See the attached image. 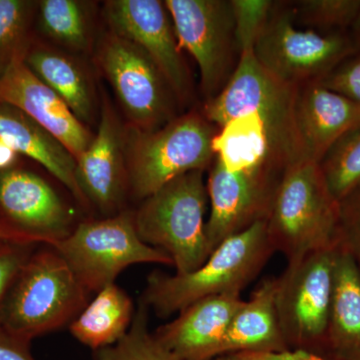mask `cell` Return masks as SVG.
I'll list each match as a JSON object with an SVG mask.
<instances>
[{
	"instance_id": "6da1fadb",
	"label": "cell",
	"mask_w": 360,
	"mask_h": 360,
	"mask_svg": "<svg viewBox=\"0 0 360 360\" xmlns=\"http://www.w3.org/2000/svg\"><path fill=\"white\" fill-rule=\"evenodd\" d=\"M274 252L265 219L258 220L222 241L198 269L174 276L151 274L141 302L158 316L167 317L208 296L241 293L259 276Z\"/></svg>"
},
{
	"instance_id": "7a4b0ae2",
	"label": "cell",
	"mask_w": 360,
	"mask_h": 360,
	"mask_svg": "<svg viewBox=\"0 0 360 360\" xmlns=\"http://www.w3.org/2000/svg\"><path fill=\"white\" fill-rule=\"evenodd\" d=\"M265 224L272 248L288 262L338 245L340 205L319 162L302 160L284 170Z\"/></svg>"
},
{
	"instance_id": "3957f363",
	"label": "cell",
	"mask_w": 360,
	"mask_h": 360,
	"mask_svg": "<svg viewBox=\"0 0 360 360\" xmlns=\"http://www.w3.org/2000/svg\"><path fill=\"white\" fill-rule=\"evenodd\" d=\"M297 90L296 85L270 75L258 63L253 49H245L224 89L206 101L203 115L220 129L236 116L257 113L269 134L272 163L283 172L302 161L295 122Z\"/></svg>"
},
{
	"instance_id": "277c9868",
	"label": "cell",
	"mask_w": 360,
	"mask_h": 360,
	"mask_svg": "<svg viewBox=\"0 0 360 360\" xmlns=\"http://www.w3.org/2000/svg\"><path fill=\"white\" fill-rule=\"evenodd\" d=\"M207 198L203 172L194 170L146 198L134 215L139 238L169 255L176 274L198 269L212 253L205 229Z\"/></svg>"
},
{
	"instance_id": "5b68a950",
	"label": "cell",
	"mask_w": 360,
	"mask_h": 360,
	"mask_svg": "<svg viewBox=\"0 0 360 360\" xmlns=\"http://www.w3.org/2000/svg\"><path fill=\"white\" fill-rule=\"evenodd\" d=\"M86 293L60 255L42 251L26 262L0 310L4 330L25 342L65 326L84 309Z\"/></svg>"
},
{
	"instance_id": "8992f818",
	"label": "cell",
	"mask_w": 360,
	"mask_h": 360,
	"mask_svg": "<svg viewBox=\"0 0 360 360\" xmlns=\"http://www.w3.org/2000/svg\"><path fill=\"white\" fill-rule=\"evenodd\" d=\"M359 51L349 32L296 27L290 4L283 2H276L253 46L270 75L296 86L319 82Z\"/></svg>"
},
{
	"instance_id": "52a82bcc",
	"label": "cell",
	"mask_w": 360,
	"mask_h": 360,
	"mask_svg": "<svg viewBox=\"0 0 360 360\" xmlns=\"http://www.w3.org/2000/svg\"><path fill=\"white\" fill-rule=\"evenodd\" d=\"M217 131L203 113L195 111L160 129L137 131L129 150L130 184L136 198L146 200L180 175L212 167Z\"/></svg>"
},
{
	"instance_id": "ba28073f",
	"label": "cell",
	"mask_w": 360,
	"mask_h": 360,
	"mask_svg": "<svg viewBox=\"0 0 360 360\" xmlns=\"http://www.w3.org/2000/svg\"><path fill=\"white\" fill-rule=\"evenodd\" d=\"M52 246L87 292H98L110 285L130 265L158 264L174 266L169 255L139 238L134 217L129 213L84 222L71 231L68 238Z\"/></svg>"
},
{
	"instance_id": "9c48e42d",
	"label": "cell",
	"mask_w": 360,
	"mask_h": 360,
	"mask_svg": "<svg viewBox=\"0 0 360 360\" xmlns=\"http://www.w3.org/2000/svg\"><path fill=\"white\" fill-rule=\"evenodd\" d=\"M338 246L288 262L283 274L276 277L277 314L290 349L323 357Z\"/></svg>"
},
{
	"instance_id": "30bf717a",
	"label": "cell",
	"mask_w": 360,
	"mask_h": 360,
	"mask_svg": "<svg viewBox=\"0 0 360 360\" xmlns=\"http://www.w3.org/2000/svg\"><path fill=\"white\" fill-rule=\"evenodd\" d=\"M181 49L198 63L206 101L229 82L239 60L236 20L227 0H167Z\"/></svg>"
},
{
	"instance_id": "8fae6325",
	"label": "cell",
	"mask_w": 360,
	"mask_h": 360,
	"mask_svg": "<svg viewBox=\"0 0 360 360\" xmlns=\"http://www.w3.org/2000/svg\"><path fill=\"white\" fill-rule=\"evenodd\" d=\"M99 65L130 120L141 131L174 120V91L141 47L115 32L101 45Z\"/></svg>"
},
{
	"instance_id": "7c38bea8",
	"label": "cell",
	"mask_w": 360,
	"mask_h": 360,
	"mask_svg": "<svg viewBox=\"0 0 360 360\" xmlns=\"http://www.w3.org/2000/svg\"><path fill=\"white\" fill-rule=\"evenodd\" d=\"M281 175L270 167L231 174L213 161L206 184L210 214L205 227L212 251L225 239L266 219Z\"/></svg>"
},
{
	"instance_id": "4fadbf2b",
	"label": "cell",
	"mask_w": 360,
	"mask_h": 360,
	"mask_svg": "<svg viewBox=\"0 0 360 360\" xmlns=\"http://www.w3.org/2000/svg\"><path fill=\"white\" fill-rule=\"evenodd\" d=\"M105 14L112 32L148 53L175 97L182 103L186 101L191 96V77L165 2L115 0L106 4Z\"/></svg>"
},
{
	"instance_id": "5bb4252c",
	"label": "cell",
	"mask_w": 360,
	"mask_h": 360,
	"mask_svg": "<svg viewBox=\"0 0 360 360\" xmlns=\"http://www.w3.org/2000/svg\"><path fill=\"white\" fill-rule=\"evenodd\" d=\"M18 54L0 73V103L25 112L56 139L78 160L92 137L65 101L42 82Z\"/></svg>"
},
{
	"instance_id": "9a60e30c",
	"label": "cell",
	"mask_w": 360,
	"mask_h": 360,
	"mask_svg": "<svg viewBox=\"0 0 360 360\" xmlns=\"http://www.w3.org/2000/svg\"><path fill=\"white\" fill-rule=\"evenodd\" d=\"M0 206L25 236L53 245L72 231L68 208L52 187L32 172H0Z\"/></svg>"
},
{
	"instance_id": "2e32d148",
	"label": "cell",
	"mask_w": 360,
	"mask_h": 360,
	"mask_svg": "<svg viewBox=\"0 0 360 360\" xmlns=\"http://www.w3.org/2000/svg\"><path fill=\"white\" fill-rule=\"evenodd\" d=\"M243 302L238 292L208 296L181 310L153 335L180 359L214 360L222 355L227 330Z\"/></svg>"
},
{
	"instance_id": "e0dca14e",
	"label": "cell",
	"mask_w": 360,
	"mask_h": 360,
	"mask_svg": "<svg viewBox=\"0 0 360 360\" xmlns=\"http://www.w3.org/2000/svg\"><path fill=\"white\" fill-rule=\"evenodd\" d=\"M295 122L302 160L319 162L335 141L360 124V103L309 82L298 86Z\"/></svg>"
},
{
	"instance_id": "ac0fdd59",
	"label": "cell",
	"mask_w": 360,
	"mask_h": 360,
	"mask_svg": "<svg viewBox=\"0 0 360 360\" xmlns=\"http://www.w3.org/2000/svg\"><path fill=\"white\" fill-rule=\"evenodd\" d=\"M77 163L78 184L86 200L103 210L115 208L124 184L123 142L120 124L108 104L96 137Z\"/></svg>"
},
{
	"instance_id": "d6986e66",
	"label": "cell",
	"mask_w": 360,
	"mask_h": 360,
	"mask_svg": "<svg viewBox=\"0 0 360 360\" xmlns=\"http://www.w3.org/2000/svg\"><path fill=\"white\" fill-rule=\"evenodd\" d=\"M0 141L15 153L37 161L78 200L86 201L77 181V160L70 151L30 116L4 103H0Z\"/></svg>"
},
{
	"instance_id": "ffe728a7",
	"label": "cell",
	"mask_w": 360,
	"mask_h": 360,
	"mask_svg": "<svg viewBox=\"0 0 360 360\" xmlns=\"http://www.w3.org/2000/svg\"><path fill=\"white\" fill-rule=\"evenodd\" d=\"M323 357L360 360V271L354 257L340 243L336 250Z\"/></svg>"
},
{
	"instance_id": "44dd1931",
	"label": "cell",
	"mask_w": 360,
	"mask_h": 360,
	"mask_svg": "<svg viewBox=\"0 0 360 360\" xmlns=\"http://www.w3.org/2000/svg\"><path fill=\"white\" fill-rule=\"evenodd\" d=\"M276 277L264 279L239 307L227 330L222 355L245 350L290 349L284 340L276 307Z\"/></svg>"
},
{
	"instance_id": "7402d4cb",
	"label": "cell",
	"mask_w": 360,
	"mask_h": 360,
	"mask_svg": "<svg viewBox=\"0 0 360 360\" xmlns=\"http://www.w3.org/2000/svg\"><path fill=\"white\" fill-rule=\"evenodd\" d=\"M134 316V303L115 283L97 292L70 324L73 338L90 349L115 345L127 335Z\"/></svg>"
},
{
	"instance_id": "603a6c76",
	"label": "cell",
	"mask_w": 360,
	"mask_h": 360,
	"mask_svg": "<svg viewBox=\"0 0 360 360\" xmlns=\"http://www.w3.org/2000/svg\"><path fill=\"white\" fill-rule=\"evenodd\" d=\"M212 150L215 160L231 174L264 167L277 169L271 161L266 127L255 112L236 116L220 127L213 137Z\"/></svg>"
},
{
	"instance_id": "cb8c5ba5",
	"label": "cell",
	"mask_w": 360,
	"mask_h": 360,
	"mask_svg": "<svg viewBox=\"0 0 360 360\" xmlns=\"http://www.w3.org/2000/svg\"><path fill=\"white\" fill-rule=\"evenodd\" d=\"M25 65L53 90L80 122L91 118L94 104L86 77L75 61L49 49L26 51Z\"/></svg>"
},
{
	"instance_id": "d4e9b609",
	"label": "cell",
	"mask_w": 360,
	"mask_h": 360,
	"mask_svg": "<svg viewBox=\"0 0 360 360\" xmlns=\"http://www.w3.org/2000/svg\"><path fill=\"white\" fill-rule=\"evenodd\" d=\"M338 202L360 187V124L342 135L319 162Z\"/></svg>"
},
{
	"instance_id": "484cf974",
	"label": "cell",
	"mask_w": 360,
	"mask_h": 360,
	"mask_svg": "<svg viewBox=\"0 0 360 360\" xmlns=\"http://www.w3.org/2000/svg\"><path fill=\"white\" fill-rule=\"evenodd\" d=\"M94 360H182L148 330V307L141 302L127 335L115 345L94 352Z\"/></svg>"
},
{
	"instance_id": "4316f807",
	"label": "cell",
	"mask_w": 360,
	"mask_h": 360,
	"mask_svg": "<svg viewBox=\"0 0 360 360\" xmlns=\"http://www.w3.org/2000/svg\"><path fill=\"white\" fill-rule=\"evenodd\" d=\"M295 22L321 32H349L360 0H300L290 2Z\"/></svg>"
},
{
	"instance_id": "83f0119b",
	"label": "cell",
	"mask_w": 360,
	"mask_h": 360,
	"mask_svg": "<svg viewBox=\"0 0 360 360\" xmlns=\"http://www.w3.org/2000/svg\"><path fill=\"white\" fill-rule=\"evenodd\" d=\"M39 7L40 25L47 35L72 49L87 46L86 20L80 4L72 0H44Z\"/></svg>"
},
{
	"instance_id": "f1b7e54d",
	"label": "cell",
	"mask_w": 360,
	"mask_h": 360,
	"mask_svg": "<svg viewBox=\"0 0 360 360\" xmlns=\"http://www.w3.org/2000/svg\"><path fill=\"white\" fill-rule=\"evenodd\" d=\"M32 4L0 0V73L16 56L27 51L25 40Z\"/></svg>"
},
{
	"instance_id": "f546056e",
	"label": "cell",
	"mask_w": 360,
	"mask_h": 360,
	"mask_svg": "<svg viewBox=\"0 0 360 360\" xmlns=\"http://www.w3.org/2000/svg\"><path fill=\"white\" fill-rule=\"evenodd\" d=\"M239 53L253 49L276 2L270 0H231Z\"/></svg>"
},
{
	"instance_id": "4dcf8cb0",
	"label": "cell",
	"mask_w": 360,
	"mask_h": 360,
	"mask_svg": "<svg viewBox=\"0 0 360 360\" xmlns=\"http://www.w3.org/2000/svg\"><path fill=\"white\" fill-rule=\"evenodd\" d=\"M316 82L360 103V51L343 60Z\"/></svg>"
},
{
	"instance_id": "1f68e13d",
	"label": "cell",
	"mask_w": 360,
	"mask_h": 360,
	"mask_svg": "<svg viewBox=\"0 0 360 360\" xmlns=\"http://www.w3.org/2000/svg\"><path fill=\"white\" fill-rule=\"evenodd\" d=\"M340 205V243L354 257L360 271V187Z\"/></svg>"
},
{
	"instance_id": "d6a6232c",
	"label": "cell",
	"mask_w": 360,
	"mask_h": 360,
	"mask_svg": "<svg viewBox=\"0 0 360 360\" xmlns=\"http://www.w3.org/2000/svg\"><path fill=\"white\" fill-rule=\"evenodd\" d=\"M15 245H0V310L7 290L26 262L25 252Z\"/></svg>"
},
{
	"instance_id": "836d02e7",
	"label": "cell",
	"mask_w": 360,
	"mask_h": 360,
	"mask_svg": "<svg viewBox=\"0 0 360 360\" xmlns=\"http://www.w3.org/2000/svg\"><path fill=\"white\" fill-rule=\"evenodd\" d=\"M214 360H328L321 355L302 349H288L283 352L271 350H245L220 355Z\"/></svg>"
},
{
	"instance_id": "e575fe53",
	"label": "cell",
	"mask_w": 360,
	"mask_h": 360,
	"mask_svg": "<svg viewBox=\"0 0 360 360\" xmlns=\"http://www.w3.org/2000/svg\"><path fill=\"white\" fill-rule=\"evenodd\" d=\"M0 360H35L30 350V343L13 338L0 329Z\"/></svg>"
},
{
	"instance_id": "d590c367",
	"label": "cell",
	"mask_w": 360,
	"mask_h": 360,
	"mask_svg": "<svg viewBox=\"0 0 360 360\" xmlns=\"http://www.w3.org/2000/svg\"><path fill=\"white\" fill-rule=\"evenodd\" d=\"M18 155V153H15L11 146L0 141V172L11 169L15 162Z\"/></svg>"
},
{
	"instance_id": "8d00e7d4",
	"label": "cell",
	"mask_w": 360,
	"mask_h": 360,
	"mask_svg": "<svg viewBox=\"0 0 360 360\" xmlns=\"http://www.w3.org/2000/svg\"><path fill=\"white\" fill-rule=\"evenodd\" d=\"M349 32L355 45H356L357 49L360 51V11L356 20L354 21V25L350 28Z\"/></svg>"
},
{
	"instance_id": "74e56055",
	"label": "cell",
	"mask_w": 360,
	"mask_h": 360,
	"mask_svg": "<svg viewBox=\"0 0 360 360\" xmlns=\"http://www.w3.org/2000/svg\"><path fill=\"white\" fill-rule=\"evenodd\" d=\"M11 234L7 233L6 229L4 227L0 226V245H6L8 241L14 240V238H11Z\"/></svg>"
}]
</instances>
